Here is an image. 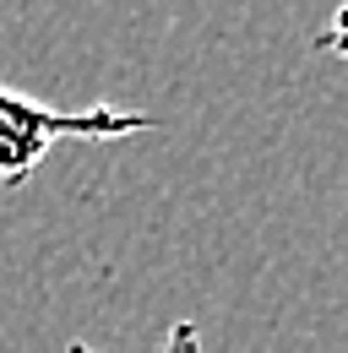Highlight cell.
I'll return each instance as SVG.
<instances>
[{"label":"cell","mask_w":348,"mask_h":353,"mask_svg":"<svg viewBox=\"0 0 348 353\" xmlns=\"http://www.w3.org/2000/svg\"><path fill=\"white\" fill-rule=\"evenodd\" d=\"M158 120L147 109H115V103L60 109V103L0 88V185L6 190L28 185L60 141H126V136H142Z\"/></svg>","instance_id":"obj_1"},{"label":"cell","mask_w":348,"mask_h":353,"mask_svg":"<svg viewBox=\"0 0 348 353\" xmlns=\"http://www.w3.org/2000/svg\"><path fill=\"white\" fill-rule=\"evenodd\" d=\"M310 49H316V54H338V60H348V0L321 17V28L310 33Z\"/></svg>","instance_id":"obj_2"},{"label":"cell","mask_w":348,"mask_h":353,"mask_svg":"<svg viewBox=\"0 0 348 353\" xmlns=\"http://www.w3.org/2000/svg\"><path fill=\"white\" fill-rule=\"evenodd\" d=\"M66 353H104V348L71 343ZM158 353H207V348H202V326H196V321H174L169 332H164V343H158Z\"/></svg>","instance_id":"obj_3"}]
</instances>
